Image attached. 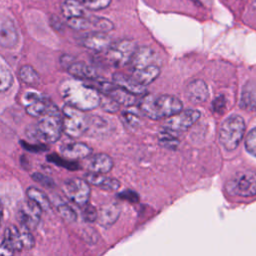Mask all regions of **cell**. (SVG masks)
<instances>
[{
	"label": "cell",
	"mask_w": 256,
	"mask_h": 256,
	"mask_svg": "<svg viewBox=\"0 0 256 256\" xmlns=\"http://www.w3.org/2000/svg\"><path fill=\"white\" fill-rule=\"evenodd\" d=\"M245 148L253 156L256 157V128L252 129L245 138Z\"/></svg>",
	"instance_id": "obj_34"
},
{
	"label": "cell",
	"mask_w": 256,
	"mask_h": 256,
	"mask_svg": "<svg viewBox=\"0 0 256 256\" xmlns=\"http://www.w3.org/2000/svg\"><path fill=\"white\" fill-rule=\"evenodd\" d=\"M62 13L68 19L85 15L84 5L77 0H65L62 4Z\"/></svg>",
	"instance_id": "obj_25"
},
{
	"label": "cell",
	"mask_w": 256,
	"mask_h": 256,
	"mask_svg": "<svg viewBox=\"0 0 256 256\" xmlns=\"http://www.w3.org/2000/svg\"><path fill=\"white\" fill-rule=\"evenodd\" d=\"M21 81L30 86H36L40 83V77L37 71L30 65H24L19 70Z\"/></svg>",
	"instance_id": "obj_27"
},
{
	"label": "cell",
	"mask_w": 256,
	"mask_h": 256,
	"mask_svg": "<svg viewBox=\"0 0 256 256\" xmlns=\"http://www.w3.org/2000/svg\"><path fill=\"white\" fill-rule=\"evenodd\" d=\"M26 112L33 117L59 114L58 108L44 95L35 91H28L23 95Z\"/></svg>",
	"instance_id": "obj_6"
},
{
	"label": "cell",
	"mask_w": 256,
	"mask_h": 256,
	"mask_svg": "<svg viewBox=\"0 0 256 256\" xmlns=\"http://www.w3.org/2000/svg\"><path fill=\"white\" fill-rule=\"evenodd\" d=\"M160 74L158 64H150L141 68L132 69V77L140 84L146 86L152 83Z\"/></svg>",
	"instance_id": "obj_21"
},
{
	"label": "cell",
	"mask_w": 256,
	"mask_h": 256,
	"mask_svg": "<svg viewBox=\"0 0 256 256\" xmlns=\"http://www.w3.org/2000/svg\"><path fill=\"white\" fill-rule=\"evenodd\" d=\"M228 193L240 197L256 195V171H242L234 175L226 184Z\"/></svg>",
	"instance_id": "obj_7"
},
{
	"label": "cell",
	"mask_w": 256,
	"mask_h": 256,
	"mask_svg": "<svg viewBox=\"0 0 256 256\" xmlns=\"http://www.w3.org/2000/svg\"><path fill=\"white\" fill-rule=\"evenodd\" d=\"M118 197L122 198V199H125L127 201H130V202L138 201V194L134 191H131V190H126V191L121 192L120 194H118Z\"/></svg>",
	"instance_id": "obj_39"
},
{
	"label": "cell",
	"mask_w": 256,
	"mask_h": 256,
	"mask_svg": "<svg viewBox=\"0 0 256 256\" xmlns=\"http://www.w3.org/2000/svg\"><path fill=\"white\" fill-rule=\"evenodd\" d=\"M13 83V75L8 67L0 64V92L7 91Z\"/></svg>",
	"instance_id": "obj_29"
},
{
	"label": "cell",
	"mask_w": 256,
	"mask_h": 256,
	"mask_svg": "<svg viewBox=\"0 0 256 256\" xmlns=\"http://www.w3.org/2000/svg\"><path fill=\"white\" fill-rule=\"evenodd\" d=\"M3 239L14 252L23 249L30 250L35 244L34 237L30 230L24 226H22V228H18L15 225L8 226L3 234Z\"/></svg>",
	"instance_id": "obj_9"
},
{
	"label": "cell",
	"mask_w": 256,
	"mask_h": 256,
	"mask_svg": "<svg viewBox=\"0 0 256 256\" xmlns=\"http://www.w3.org/2000/svg\"><path fill=\"white\" fill-rule=\"evenodd\" d=\"M41 211L42 209L34 201L29 199L20 206L17 212L19 222L22 226L32 231L40 222Z\"/></svg>",
	"instance_id": "obj_12"
},
{
	"label": "cell",
	"mask_w": 256,
	"mask_h": 256,
	"mask_svg": "<svg viewBox=\"0 0 256 256\" xmlns=\"http://www.w3.org/2000/svg\"><path fill=\"white\" fill-rule=\"evenodd\" d=\"M62 113V128L66 135L77 138L87 132L88 117L82 110L66 104Z\"/></svg>",
	"instance_id": "obj_5"
},
{
	"label": "cell",
	"mask_w": 256,
	"mask_h": 256,
	"mask_svg": "<svg viewBox=\"0 0 256 256\" xmlns=\"http://www.w3.org/2000/svg\"><path fill=\"white\" fill-rule=\"evenodd\" d=\"M240 106L247 111H256V85L251 83L243 88Z\"/></svg>",
	"instance_id": "obj_24"
},
{
	"label": "cell",
	"mask_w": 256,
	"mask_h": 256,
	"mask_svg": "<svg viewBox=\"0 0 256 256\" xmlns=\"http://www.w3.org/2000/svg\"><path fill=\"white\" fill-rule=\"evenodd\" d=\"M136 44L131 40H119L111 43L105 51V57L108 63L113 66H123L130 63V60L136 50Z\"/></svg>",
	"instance_id": "obj_8"
},
{
	"label": "cell",
	"mask_w": 256,
	"mask_h": 256,
	"mask_svg": "<svg viewBox=\"0 0 256 256\" xmlns=\"http://www.w3.org/2000/svg\"><path fill=\"white\" fill-rule=\"evenodd\" d=\"M26 195L28 199L34 201L43 211L50 209V201L46 194L36 187H29L26 190Z\"/></svg>",
	"instance_id": "obj_26"
},
{
	"label": "cell",
	"mask_w": 256,
	"mask_h": 256,
	"mask_svg": "<svg viewBox=\"0 0 256 256\" xmlns=\"http://www.w3.org/2000/svg\"><path fill=\"white\" fill-rule=\"evenodd\" d=\"M59 93L67 105L82 111L95 109L100 103V93L81 79H67L59 85Z\"/></svg>",
	"instance_id": "obj_1"
},
{
	"label": "cell",
	"mask_w": 256,
	"mask_h": 256,
	"mask_svg": "<svg viewBox=\"0 0 256 256\" xmlns=\"http://www.w3.org/2000/svg\"><path fill=\"white\" fill-rule=\"evenodd\" d=\"M62 189L65 196L74 204L82 207L88 203L91 190L88 182L85 179H68L64 182Z\"/></svg>",
	"instance_id": "obj_10"
},
{
	"label": "cell",
	"mask_w": 256,
	"mask_h": 256,
	"mask_svg": "<svg viewBox=\"0 0 256 256\" xmlns=\"http://www.w3.org/2000/svg\"><path fill=\"white\" fill-rule=\"evenodd\" d=\"M81 1L84 7L94 11L105 9L111 3V0H81Z\"/></svg>",
	"instance_id": "obj_33"
},
{
	"label": "cell",
	"mask_w": 256,
	"mask_h": 256,
	"mask_svg": "<svg viewBox=\"0 0 256 256\" xmlns=\"http://www.w3.org/2000/svg\"><path fill=\"white\" fill-rule=\"evenodd\" d=\"M68 72L74 76L75 78H78V79H81V80H93L95 78H97V73H96V70L84 63V62H75L73 61L68 67Z\"/></svg>",
	"instance_id": "obj_23"
},
{
	"label": "cell",
	"mask_w": 256,
	"mask_h": 256,
	"mask_svg": "<svg viewBox=\"0 0 256 256\" xmlns=\"http://www.w3.org/2000/svg\"><path fill=\"white\" fill-rule=\"evenodd\" d=\"M60 151L63 157L68 160L84 159L92 153V149L88 145L81 142L65 144L60 148Z\"/></svg>",
	"instance_id": "obj_16"
},
{
	"label": "cell",
	"mask_w": 256,
	"mask_h": 256,
	"mask_svg": "<svg viewBox=\"0 0 256 256\" xmlns=\"http://www.w3.org/2000/svg\"><path fill=\"white\" fill-rule=\"evenodd\" d=\"M99 106H101V108L103 110H105L107 112H111V113H114L119 109V103H117L111 97H109L105 94H101V93H100Z\"/></svg>",
	"instance_id": "obj_32"
},
{
	"label": "cell",
	"mask_w": 256,
	"mask_h": 256,
	"mask_svg": "<svg viewBox=\"0 0 256 256\" xmlns=\"http://www.w3.org/2000/svg\"><path fill=\"white\" fill-rule=\"evenodd\" d=\"M122 115H123V117L125 118L126 122L129 123L131 126L138 125L139 119H138V117H137L135 114H133V113H131V112H129V111H125V112H123Z\"/></svg>",
	"instance_id": "obj_41"
},
{
	"label": "cell",
	"mask_w": 256,
	"mask_h": 256,
	"mask_svg": "<svg viewBox=\"0 0 256 256\" xmlns=\"http://www.w3.org/2000/svg\"><path fill=\"white\" fill-rule=\"evenodd\" d=\"M22 146H23V147H25V148H26V149H28V150H32V149H33V150H34V152H38L39 150L41 151L42 149H46V147H45V146H41V145H40V146H39V145H38V146H37V145L32 146V145H28L27 143H22Z\"/></svg>",
	"instance_id": "obj_42"
},
{
	"label": "cell",
	"mask_w": 256,
	"mask_h": 256,
	"mask_svg": "<svg viewBox=\"0 0 256 256\" xmlns=\"http://www.w3.org/2000/svg\"><path fill=\"white\" fill-rule=\"evenodd\" d=\"M174 133H175L174 131H171V130L165 128L164 131L159 136V141H160L161 145L164 147L170 148V149H175L178 146L179 141L176 138V136L174 135Z\"/></svg>",
	"instance_id": "obj_30"
},
{
	"label": "cell",
	"mask_w": 256,
	"mask_h": 256,
	"mask_svg": "<svg viewBox=\"0 0 256 256\" xmlns=\"http://www.w3.org/2000/svg\"><path fill=\"white\" fill-rule=\"evenodd\" d=\"M139 108L147 117L159 120L168 118L182 110V102L175 96L145 94L139 101Z\"/></svg>",
	"instance_id": "obj_2"
},
{
	"label": "cell",
	"mask_w": 256,
	"mask_h": 256,
	"mask_svg": "<svg viewBox=\"0 0 256 256\" xmlns=\"http://www.w3.org/2000/svg\"><path fill=\"white\" fill-rule=\"evenodd\" d=\"M121 213L120 205L116 202H110L102 205L98 211L97 221L103 227L113 225L119 218Z\"/></svg>",
	"instance_id": "obj_15"
},
{
	"label": "cell",
	"mask_w": 256,
	"mask_h": 256,
	"mask_svg": "<svg viewBox=\"0 0 256 256\" xmlns=\"http://www.w3.org/2000/svg\"><path fill=\"white\" fill-rule=\"evenodd\" d=\"M18 42V33L10 19L4 20L0 25V45L4 48H13Z\"/></svg>",
	"instance_id": "obj_20"
},
{
	"label": "cell",
	"mask_w": 256,
	"mask_h": 256,
	"mask_svg": "<svg viewBox=\"0 0 256 256\" xmlns=\"http://www.w3.org/2000/svg\"><path fill=\"white\" fill-rule=\"evenodd\" d=\"M31 177L33 178L34 181L42 184L43 186H45L47 188H52L55 185L52 178H50V177H48V176H46L42 173H34V174H32Z\"/></svg>",
	"instance_id": "obj_37"
},
{
	"label": "cell",
	"mask_w": 256,
	"mask_h": 256,
	"mask_svg": "<svg viewBox=\"0 0 256 256\" xmlns=\"http://www.w3.org/2000/svg\"><path fill=\"white\" fill-rule=\"evenodd\" d=\"M85 180L89 184L100 187L104 190L116 191L120 187V182L117 179L104 176V174H101V173L89 172L85 175Z\"/></svg>",
	"instance_id": "obj_22"
},
{
	"label": "cell",
	"mask_w": 256,
	"mask_h": 256,
	"mask_svg": "<svg viewBox=\"0 0 256 256\" xmlns=\"http://www.w3.org/2000/svg\"><path fill=\"white\" fill-rule=\"evenodd\" d=\"M187 98L195 104L203 103L209 96V90L207 84L202 80H193L186 88Z\"/></svg>",
	"instance_id": "obj_18"
},
{
	"label": "cell",
	"mask_w": 256,
	"mask_h": 256,
	"mask_svg": "<svg viewBox=\"0 0 256 256\" xmlns=\"http://www.w3.org/2000/svg\"><path fill=\"white\" fill-rule=\"evenodd\" d=\"M245 122L239 115L227 117L219 129V141L227 151L235 150L243 139Z\"/></svg>",
	"instance_id": "obj_4"
},
{
	"label": "cell",
	"mask_w": 256,
	"mask_h": 256,
	"mask_svg": "<svg viewBox=\"0 0 256 256\" xmlns=\"http://www.w3.org/2000/svg\"><path fill=\"white\" fill-rule=\"evenodd\" d=\"M57 211H58L59 215L61 216V218L68 223H72V222L76 221V219H77V214L74 211V209L66 203L59 204L57 206Z\"/></svg>",
	"instance_id": "obj_31"
},
{
	"label": "cell",
	"mask_w": 256,
	"mask_h": 256,
	"mask_svg": "<svg viewBox=\"0 0 256 256\" xmlns=\"http://www.w3.org/2000/svg\"><path fill=\"white\" fill-rule=\"evenodd\" d=\"M49 161L51 162H54L55 164H58V165H61V166H64L65 168H68V169H72V170H75L77 169L79 166L76 162H72L70 160H65L58 157L57 155H52V156H49Z\"/></svg>",
	"instance_id": "obj_36"
},
{
	"label": "cell",
	"mask_w": 256,
	"mask_h": 256,
	"mask_svg": "<svg viewBox=\"0 0 256 256\" xmlns=\"http://www.w3.org/2000/svg\"><path fill=\"white\" fill-rule=\"evenodd\" d=\"M110 37L105 32L95 31L82 38V45L88 49L102 52L106 51L111 44Z\"/></svg>",
	"instance_id": "obj_14"
},
{
	"label": "cell",
	"mask_w": 256,
	"mask_h": 256,
	"mask_svg": "<svg viewBox=\"0 0 256 256\" xmlns=\"http://www.w3.org/2000/svg\"><path fill=\"white\" fill-rule=\"evenodd\" d=\"M67 24L75 30H86L93 28V18H87L84 16L72 17L67 19Z\"/></svg>",
	"instance_id": "obj_28"
},
{
	"label": "cell",
	"mask_w": 256,
	"mask_h": 256,
	"mask_svg": "<svg viewBox=\"0 0 256 256\" xmlns=\"http://www.w3.org/2000/svg\"><path fill=\"white\" fill-rule=\"evenodd\" d=\"M225 106H226V99L223 95H219L218 97H216L212 104L213 110L217 113H222L223 110L225 109Z\"/></svg>",
	"instance_id": "obj_38"
},
{
	"label": "cell",
	"mask_w": 256,
	"mask_h": 256,
	"mask_svg": "<svg viewBox=\"0 0 256 256\" xmlns=\"http://www.w3.org/2000/svg\"><path fill=\"white\" fill-rule=\"evenodd\" d=\"M158 56L156 53L149 47H140L136 48L130 63L132 65V69L141 68L150 64H157Z\"/></svg>",
	"instance_id": "obj_19"
},
{
	"label": "cell",
	"mask_w": 256,
	"mask_h": 256,
	"mask_svg": "<svg viewBox=\"0 0 256 256\" xmlns=\"http://www.w3.org/2000/svg\"><path fill=\"white\" fill-rule=\"evenodd\" d=\"M1 219H2V206L0 203V225H1Z\"/></svg>",
	"instance_id": "obj_43"
},
{
	"label": "cell",
	"mask_w": 256,
	"mask_h": 256,
	"mask_svg": "<svg viewBox=\"0 0 256 256\" xmlns=\"http://www.w3.org/2000/svg\"><path fill=\"white\" fill-rule=\"evenodd\" d=\"M200 118V112L195 109H187L168 117L164 127L171 131H185L190 128Z\"/></svg>",
	"instance_id": "obj_11"
},
{
	"label": "cell",
	"mask_w": 256,
	"mask_h": 256,
	"mask_svg": "<svg viewBox=\"0 0 256 256\" xmlns=\"http://www.w3.org/2000/svg\"><path fill=\"white\" fill-rule=\"evenodd\" d=\"M63 131L62 118L59 114L45 115L27 129V135L33 140L53 143L56 142Z\"/></svg>",
	"instance_id": "obj_3"
},
{
	"label": "cell",
	"mask_w": 256,
	"mask_h": 256,
	"mask_svg": "<svg viewBox=\"0 0 256 256\" xmlns=\"http://www.w3.org/2000/svg\"><path fill=\"white\" fill-rule=\"evenodd\" d=\"M82 207H83V209H82V216H83L85 221H87V222H94V221L97 220L98 211H97V209L93 205H90V204L86 203Z\"/></svg>",
	"instance_id": "obj_35"
},
{
	"label": "cell",
	"mask_w": 256,
	"mask_h": 256,
	"mask_svg": "<svg viewBox=\"0 0 256 256\" xmlns=\"http://www.w3.org/2000/svg\"><path fill=\"white\" fill-rule=\"evenodd\" d=\"M86 158L87 160L85 162V167L89 172L105 174L111 171L113 167L112 158L105 153H98L92 156L89 155Z\"/></svg>",
	"instance_id": "obj_13"
},
{
	"label": "cell",
	"mask_w": 256,
	"mask_h": 256,
	"mask_svg": "<svg viewBox=\"0 0 256 256\" xmlns=\"http://www.w3.org/2000/svg\"><path fill=\"white\" fill-rule=\"evenodd\" d=\"M113 82L119 87L137 96L145 95L147 92L144 85L137 82L132 76H128L126 74H122V73L113 74Z\"/></svg>",
	"instance_id": "obj_17"
},
{
	"label": "cell",
	"mask_w": 256,
	"mask_h": 256,
	"mask_svg": "<svg viewBox=\"0 0 256 256\" xmlns=\"http://www.w3.org/2000/svg\"><path fill=\"white\" fill-rule=\"evenodd\" d=\"M15 252L11 249V247L6 243V241L3 239V237L0 239V255L10 256L13 255Z\"/></svg>",
	"instance_id": "obj_40"
}]
</instances>
